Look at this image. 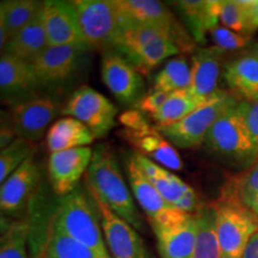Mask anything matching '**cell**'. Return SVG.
<instances>
[{"label":"cell","mask_w":258,"mask_h":258,"mask_svg":"<svg viewBox=\"0 0 258 258\" xmlns=\"http://www.w3.org/2000/svg\"><path fill=\"white\" fill-rule=\"evenodd\" d=\"M224 78L239 101L258 102V55L244 54L226 66Z\"/></svg>","instance_id":"cell-23"},{"label":"cell","mask_w":258,"mask_h":258,"mask_svg":"<svg viewBox=\"0 0 258 258\" xmlns=\"http://www.w3.org/2000/svg\"><path fill=\"white\" fill-rule=\"evenodd\" d=\"M91 49L86 44L48 46L31 63L38 89L57 90L82 72Z\"/></svg>","instance_id":"cell-9"},{"label":"cell","mask_w":258,"mask_h":258,"mask_svg":"<svg viewBox=\"0 0 258 258\" xmlns=\"http://www.w3.org/2000/svg\"><path fill=\"white\" fill-rule=\"evenodd\" d=\"M247 209H249V211L252 213V215L254 218H256V220L258 221V199L254 200V201L251 203V206Z\"/></svg>","instance_id":"cell-43"},{"label":"cell","mask_w":258,"mask_h":258,"mask_svg":"<svg viewBox=\"0 0 258 258\" xmlns=\"http://www.w3.org/2000/svg\"><path fill=\"white\" fill-rule=\"evenodd\" d=\"M116 4L125 18L160 31L178 47L180 53H194L198 49V44L185 25L164 3L157 0H116Z\"/></svg>","instance_id":"cell-8"},{"label":"cell","mask_w":258,"mask_h":258,"mask_svg":"<svg viewBox=\"0 0 258 258\" xmlns=\"http://www.w3.org/2000/svg\"><path fill=\"white\" fill-rule=\"evenodd\" d=\"M219 23L243 35L251 36L254 32L243 2L238 0H221Z\"/></svg>","instance_id":"cell-35"},{"label":"cell","mask_w":258,"mask_h":258,"mask_svg":"<svg viewBox=\"0 0 258 258\" xmlns=\"http://www.w3.org/2000/svg\"><path fill=\"white\" fill-rule=\"evenodd\" d=\"M38 0H3L0 3V49L10 38L30 23L43 8Z\"/></svg>","instance_id":"cell-25"},{"label":"cell","mask_w":258,"mask_h":258,"mask_svg":"<svg viewBox=\"0 0 258 258\" xmlns=\"http://www.w3.org/2000/svg\"><path fill=\"white\" fill-rule=\"evenodd\" d=\"M61 114L80 121L96 139H101L116 125L118 109L101 92L82 85L72 93Z\"/></svg>","instance_id":"cell-11"},{"label":"cell","mask_w":258,"mask_h":258,"mask_svg":"<svg viewBox=\"0 0 258 258\" xmlns=\"http://www.w3.org/2000/svg\"><path fill=\"white\" fill-rule=\"evenodd\" d=\"M85 177L86 186L117 217L137 231H145L144 219L122 176L117 158L109 145L101 144L93 148L92 160Z\"/></svg>","instance_id":"cell-1"},{"label":"cell","mask_w":258,"mask_h":258,"mask_svg":"<svg viewBox=\"0 0 258 258\" xmlns=\"http://www.w3.org/2000/svg\"><path fill=\"white\" fill-rule=\"evenodd\" d=\"M214 208L215 233L221 258H241L258 230V221L249 209L238 203L219 199Z\"/></svg>","instance_id":"cell-10"},{"label":"cell","mask_w":258,"mask_h":258,"mask_svg":"<svg viewBox=\"0 0 258 258\" xmlns=\"http://www.w3.org/2000/svg\"><path fill=\"white\" fill-rule=\"evenodd\" d=\"M203 101L196 98L189 90L177 91L171 93L165 104L151 118L156 122L157 125H169L177 123L186 117L190 112L198 109L203 104Z\"/></svg>","instance_id":"cell-32"},{"label":"cell","mask_w":258,"mask_h":258,"mask_svg":"<svg viewBox=\"0 0 258 258\" xmlns=\"http://www.w3.org/2000/svg\"><path fill=\"white\" fill-rule=\"evenodd\" d=\"M171 93L152 90V91L148 92L147 95L135 105L134 109L141 111L143 114H150L152 116L160 110L161 106L165 104V102L167 101Z\"/></svg>","instance_id":"cell-37"},{"label":"cell","mask_w":258,"mask_h":258,"mask_svg":"<svg viewBox=\"0 0 258 258\" xmlns=\"http://www.w3.org/2000/svg\"><path fill=\"white\" fill-rule=\"evenodd\" d=\"M239 102L227 109L213 124L203 146L218 159L241 171L258 160V150L245 122Z\"/></svg>","instance_id":"cell-2"},{"label":"cell","mask_w":258,"mask_h":258,"mask_svg":"<svg viewBox=\"0 0 258 258\" xmlns=\"http://www.w3.org/2000/svg\"><path fill=\"white\" fill-rule=\"evenodd\" d=\"M191 85V66L183 56L169 59L154 79L153 90L173 93L189 90Z\"/></svg>","instance_id":"cell-30"},{"label":"cell","mask_w":258,"mask_h":258,"mask_svg":"<svg viewBox=\"0 0 258 258\" xmlns=\"http://www.w3.org/2000/svg\"><path fill=\"white\" fill-rule=\"evenodd\" d=\"M239 106L243 112L245 122L249 128L251 137L258 150V102H239Z\"/></svg>","instance_id":"cell-38"},{"label":"cell","mask_w":258,"mask_h":258,"mask_svg":"<svg viewBox=\"0 0 258 258\" xmlns=\"http://www.w3.org/2000/svg\"><path fill=\"white\" fill-rule=\"evenodd\" d=\"M241 258H258V230L251 237Z\"/></svg>","instance_id":"cell-42"},{"label":"cell","mask_w":258,"mask_h":258,"mask_svg":"<svg viewBox=\"0 0 258 258\" xmlns=\"http://www.w3.org/2000/svg\"><path fill=\"white\" fill-rule=\"evenodd\" d=\"M160 258H192L198 237L196 214L152 227Z\"/></svg>","instance_id":"cell-19"},{"label":"cell","mask_w":258,"mask_h":258,"mask_svg":"<svg viewBox=\"0 0 258 258\" xmlns=\"http://www.w3.org/2000/svg\"><path fill=\"white\" fill-rule=\"evenodd\" d=\"M101 76L104 85L123 106L135 108L147 95L143 74L117 51H103Z\"/></svg>","instance_id":"cell-14"},{"label":"cell","mask_w":258,"mask_h":258,"mask_svg":"<svg viewBox=\"0 0 258 258\" xmlns=\"http://www.w3.org/2000/svg\"><path fill=\"white\" fill-rule=\"evenodd\" d=\"M92 156L93 150L89 146L50 153L48 176L55 195L63 198L78 186L80 178L88 172Z\"/></svg>","instance_id":"cell-17"},{"label":"cell","mask_w":258,"mask_h":258,"mask_svg":"<svg viewBox=\"0 0 258 258\" xmlns=\"http://www.w3.org/2000/svg\"><path fill=\"white\" fill-rule=\"evenodd\" d=\"M80 30L90 49H110L127 18L116 0H74Z\"/></svg>","instance_id":"cell-6"},{"label":"cell","mask_w":258,"mask_h":258,"mask_svg":"<svg viewBox=\"0 0 258 258\" xmlns=\"http://www.w3.org/2000/svg\"><path fill=\"white\" fill-rule=\"evenodd\" d=\"M243 4L249 15L251 27L256 31L258 29V0H243Z\"/></svg>","instance_id":"cell-41"},{"label":"cell","mask_w":258,"mask_h":258,"mask_svg":"<svg viewBox=\"0 0 258 258\" xmlns=\"http://www.w3.org/2000/svg\"><path fill=\"white\" fill-rule=\"evenodd\" d=\"M34 144L16 138L9 146L0 151V183H4L25 160L32 156Z\"/></svg>","instance_id":"cell-34"},{"label":"cell","mask_w":258,"mask_h":258,"mask_svg":"<svg viewBox=\"0 0 258 258\" xmlns=\"http://www.w3.org/2000/svg\"><path fill=\"white\" fill-rule=\"evenodd\" d=\"M133 156L137 160L138 165L143 170V172L146 175L151 183L156 186V189L160 192V195L173 206L178 200L182 198L184 194L190 191L192 188L189 186L186 183L183 182L179 177L173 175L165 167L158 165L153 160L148 159L143 154L137 152L133 153Z\"/></svg>","instance_id":"cell-27"},{"label":"cell","mask_w":258,"mask_h":258,"mask_svg":"<svg viewBox=\"0 0 258 258\" xmlns=\"http://www.w3.org/2000/svg\"><path fill=\"white\" fill-rule=\"evenodd\" d=\"M5 226L2 227L0 258H28L27 245L29 237V222L24 219L9 220L2 218Z\"/></svg>","instance_id":"cell-33"},{"label":"cell","mask_w":258,"mask_h":258,"mask_svg":"<svg viewBox=\"0 0 258 258\" xmlns=\"http://www.w3.org/2000/svg\"><path fill=\"white\" fill-rule=\"evenodd\" d=\"M238 102L239 99L234 93L218 90L182 121L169 125H157V128L175 147L198 148L205 144L209 129L218 118Z\"/></svg>","instance_id":"cell-5"},{"label":"cell","mask_w":258,"mask_h":258,"mask_svg":"<svg viewBox=\"0 0 258 258\" xmlns=\"http://www.w3.org/2000/svg\"><path fill=\"white\" fill-rule=\"evenodd\" d=\"M172 207L176 208L177 211L185 213V214H196L200 209L203 208V206L200 203L199 196L196 195L194 189H191L190 191L184 194Z\"/></svg>","instance_id":"cell-39"},{"label":"cell","mask_w":258,"mask_h":258,"mask_svg":"<svg viewBox=\"0 0 258 258\" xmlns=\"http://www.w3.org/2000/svg\"><path fill=\"white\" fill-rule=\"evenodd\" d=\"M48 46L85 44L73 2L47 0L42 9Z\"/></svg>","instance_id":"cell-18"},{"label":"cell","mask_w":258,"mask_h":258,"mask_svg":"<svg viewBox=\"0 0 258 258\" xmlns=\"http://www.w3.org/2000/svg\"><path fill=\"white\" fill-rule=\"evenodd\" d=\"M62 109L60 99L55 96L37 93L12 105L9 115L17 138L34 144L43 138L47 129L49 131L51 122L62 112Z\"/></svg>","instance_id":"cell-12"},{"label":"cell","mask_w":258,"mask_h":258,"mask_svg":"<svg viewBox=\"0 0 258 258\" xmlns=\"http://www.w3.org/2000/svg\"><path fill=\"white\" fill-rule=\"evenodd\" d=\"M120 122L123 125L121 135L137 148V153L167 170H182L183 161L175 146L158 131L157 125L148 123L143 112L137 109L125 111L120 116Z\"/></svg>","instance_id":"cell-7"},{"label":"cell","mask_w":258,"mask_h":258,"mask_svg":"<svg viewBox=\"0 0 258 258\" xmlns=\"http://www.w3.org/2000/svg\"><path fill=\"white\" fill-rule=\"evenodd\" d=\"M36 78L31 63L2 53L0 57V91L2 101L10 106L37 95Z\"/></svg>","instance_id":"cell-20"},{"label":"cell","mask_w":258,"mask_h":258,"mask_svg":"<svg viewBox=\"0 0 258 258\" xmlns=\"http://www.w3.org/2000/svg\"><path fill=\"white\" fill-rule=\"evenodd\" d=\"M225 51L218 47H201L191 56V85L189 91L196 98L206 102L218 91Z\"/></svg>","instance_id":"cell-21"},{"label":"cell","mask_w":258,"mask_h":258,"mask_svg":"<svg viewBox=\"0 0 258 258\" xmlns=\"http://www.w3.org/2000/svg\"><path fill=\"white\" fill-rule=\"evenodd\" d=\"M254 53H256L257 55H258V44H257V47H256V51H254Z\"/></svg>","instance_id":"cell-45"},{"label":"cell","mask_w":258,"mask_h":258,"mask_svg":"<svg viewBox=\"0 0 258 258\" xmlns=\"http://www.w3.org/2000/svg\"><path fill=\"white\" fill-rule=\"evenodd\" d=\"M40 179L41 170L34 156H31L4 183H2L0 208L3 214L11 217L24 214L36 192Z\"/></svg>","instance_id":"cell-16"},{"label":"cell","mask_w":258,"mask_h":258,"mask_svg":"<svg viewBox=\"0 0 258 258\" xmlns=\"http://www.w3.org/2000/svg\"><path fill=\"white\" fill-rule=\"evenodd\" d=\"M97 258H111V256H110V253H109V250H106V251H104V252H102L101 254H98V257Z\"/></svg>","instance_id":"cell-44"},{"label":"cell","mask_w":258,"mask_h":258,"mask_svg":"<svg viewBox=\"0 0 258 258\" xmlns=\"http://www.w3.org/2000/svg\"><path fill=\"white\" fill-rule=\"evenodd\" d=\"M196 218L198 237L192 258H221L215 233L214 205L203 206V208L196 213Z\"/></svg>","instance_id":"cell-31"},{"label":"cell","mask_w":258,"mask_h":258,"mask_svg":"<svg viewBox=\"0 0 258 258\" xmlns=\"http://www.w3.org/2000/svg\"><path fill=\"white\" fill-rule=\"evenodd\" d=\"M258 199V160L247 169L241 170L226 179L220 200L231 201L249 208Z\"/></svg>","instance_id":"cell-28"},{"label":"cell","mask_w":258,"mask_h":258,"mask_svg":"<svg viewBox=\"0 0 258 258\" xmlns=\"http://www.w3.org/2000/svg\"><path fill=\"white\" fill-rule=\"evenodd\" d=\"M110 49L121 54L139 73L147 74L180 53L169 37L148 25L127 19Z\"/></svg>","instance_id":"cell-4"},{"label":"cell","mask_w":258,"mask_h":258,"mask_svg":"<svg viewBox=\"0 0 258 258\" xmlns=\"http://www.w3.org/2000/svg\"><path fill=\"white\" fill-rule=\"evenodd\" d=\"M101 217L104 239L111 258H154L139 231L115 214L92 190L86 186Z\"/></svg>","instance_id":"cell-13"},{"label":"cell","mask_w":258,"mask_h":258,"mask_svg":"<svg viewBox=\"0 0 258 258\" xmlns=\"http://www.w3.org/2000/svg\"><path fill=\"white\" fill-rule=\"evenodd\" d=\"M51 221L67 235L90 247L97 254L108 250L101 217L88 189L85 191L78 185L72 192L63 196Z\"/></svg>","instance_id":"cell-3"},{"label":"cell","mask_w":258,"mask_h":258,"mask_svg":"<svg viewBox=\"0 0 258 258\" xmlns=\"http://www.w3.org/2000/svg\"><path fill=\"white\" fill-rule=\"evenodd\" d=\"M172 4L195 43H205L206 35L219 24L221 0H183Z\"/></svg>","instance_id":"cell-22"},{"label":"cell","mask_w":258,"mask_h":258,"mask_svg":"<svg viewBox=\"0 0 258 258\" xmlns=\"http://www.w3.org/2000/svg\"><path fill=\"white\" fill-rule=\"evenodd\" d=\"M208 35L214 43L213 46L218 47L222 51L241 49V48L246 47L251 41V36L249 35L239 34V32H235L220 24L213 28Z\"/></svg>","instance_id":"cell-36"},{"label":"cell","mask_w":258,"mask_h":258,"mask_svg":"<svg viewBox=\"0 0 258 258\" xmlns=\"http://www.w3.org/2000/svg\"><path fill=\"white\" fill-rule=\"evenodd\" d=\"M125 167H127V175L132 192H133V196L138 201L140 208L148 218L151 227L169 224V222L178 220L179 218L185 215V213L173 208L160 195L156 186L151 183V180L147 178L140 166L138 165L133 153L128 157Z\"/></svg>","instance_id":"cell-15"},{"label":"cell","mask_w":258,"mask_h":258,"mask_svg":"<svg viewBox=\"0 0 258 258\" xmlns=\"http://www.w3.org/2000/svg\"><path fill=\"white\" fill-rule=\"evenodd\" d=\"M47 47L48 41L41 10L40 14L32 19L30 23L10 38L2 53L10 54L25 62L32 63Z\"/></svg>","instance_id":"cell-24"},{"label":"cell","mask_w":258,"mask_h":258,"mask_svg":"<svg viewBox=\"0 0 258 258\" xmlns=\"http://www.w3.org/2000/svg\"><path fill=\"white\" fill-rule=\"evenodd\" d=\"M95 139V135L85 124L64 116L51 124L46 137V145L50 153H55L71 148L88 147Z\"/></svg>","instance_id":"cell-26"},{"label":"cell","mask_w":258,"mask_h":258,"mask_svg":"<svg viewBox=\"0 0 258 258\" xmlns=\"http://www.w3.org/2000/svg\"><path fill=\"white\" fill-rule=\"evenodd\" d=\"M17 138L11 120H10L9 112H2V127H0V148L9 146L15 139Z\"/></svg>","instance_id":"cell-40"},{"label":"cell","mask_w":258,"mask_h":258,"mask_svg":"<svg viewBox=\"0 0 258 258\" xmlns=\"http://www.w3.org/2000/svg\"><path fill=\"white\" fill-rule=\"evenodd\" d=\"M95 251L74 240L50 221L41 258H97Z\"/></svg>","instance_id":"cell-29"}]
</instances>
